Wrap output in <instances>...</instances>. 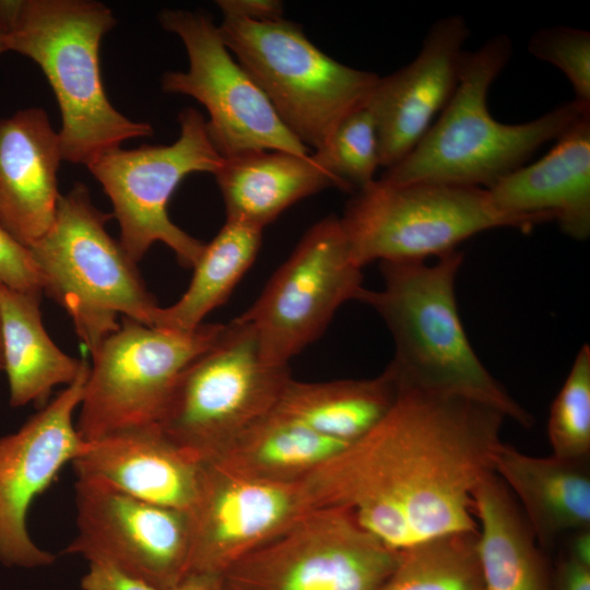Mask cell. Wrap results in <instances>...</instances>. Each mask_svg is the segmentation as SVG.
I'll use <instances>...</instances> for the list:
<instances>
[{
	"label": "cell",
	"mask_w": 590,
	"mask_h": 590,
	"mask_svg": "<svg viewBox=\"0 0 590 590\" xmlns=\"http://www.w3.org/2000/svg\"><path fill=\"white\" fill-rule=\"evenodd\" d=\"M397 393L386 369L369 379H291L273 411L321 435L351 442L386 415Z\"/></svg>",
	"instance_id": "obj_25"
},
{
	"label": "cell",
	"mask_w": 590,
	"mask_h": 590,
	"mask_svg": "<svg viewBox=\"0 0 590 590\" xmlns=\"http://www.w3.org/2000/svg\"><path fill=\"white\" fill-rule=\"evenodd\" d=\"M220 35L290 132L319 149L364 107L379 75L340 63L284 19L257 22L222 15Z\"/></svg>",
	"instance_id": "obj_6"
},
{
	"label": "cell",
	"mask_w": 590,
	"mask_h": 590,
	"mask_svg": "<svg viewBox=\"0 0 590 590\" xmlns=\"http://www.w3.org/2000/svg\"><path fill=\"white\" fill-rule=\"evenodd\" d=\"M158 22L180 38L189 61L187 71L162 75V90L190 96L204 106L209 135L224 158L256 151L308 154V148L290 132L234 60L209 14L166 9L158 13Z\"/></svg>",
	"instance_id": "obj_13"
},
{
	"label": "cell",
	"mask_w": 590,
	"mask_h": 590,
	"mask_svg": "<svg viewBox=\"0 0 590 590\" xmlns=\"http://www.w3.org/2000/svg\"><path fill=\"white\" fill-rule=\"evenodd\" d=\"M222 15L264 22L283 19V3L276 0H219Z\"/></svg>",
	"instance_id": "obj_34"
},
{
	"label": "cell",
	"mask_w": 590,
	"mask_h": 590,
	"mask_svg": "<svg viewBox=\"0 0 590 590\" xmlns=\"http://www.w3.org/2000/svg\"><path fill=\"white\" fill-rule=\"evenodd\" d=\"M116 22L98 1H0L7 49L32 59L54 91L61 113L62 157L69 163L86 166L126 140L154 133L151 123L126 117L106 95L99 50Z\"/></svg>",
	"instance_id": "obj_3"
},
{
	"label": "cell",
	"mask_w": 590,
	"mask_h": 590,
	"mask_svg": "<svg viewBox=\"0 0 590 590\" xmlns=\"http://www.w3.org/2000/svg\"><path fill=\"white\" fill-rule=\"evenodd\" d=\"M363 288L362 268L351 257L340 217L328 215L303 235L238 318L251 326L264 362L288 366Z\"/></svg>",
	"instance_id": "obj_12"
},
{
	"label": "cell",
	"mask_w": 590,
	"mask_h": 590,
	"mask_svg": "<svg viewBox=\"0 0 590 590\" xmlns=\"http://www.w3.org/2000/svg\"><path fill=\"white\" fill-rule=\"evenodd\" d=\"M310 509L302 483L244 476L203 462L191 509L187 574L222 576Z\"/></svg>",
	"instance_id": "obj_16"
},
{
	"label": "cell",
	"mask_w": 590,
	"mask_h": 590,
	"mask_svg": "<svg viewBox=\"0 0 590 590\" xmlns=\"http://www.w3.org/2000/svg\"><path fill=\"white\" fill-rule=\"evenodd\" d=\"M0 285L23 293L43 295L42 278L31 250L1 225Z\"/></svg>",
	"instance_id": "obj_32"
},
{
	"label": "cell",
	"mask_w": 590,
	"mask_h": 590,
	"mask_svg": "<svg viewBox=\"0 0 590 590\" xmlns=\"http://www.w3.org/2000/svg\"><path fill=\"white\" fill-rule=\"evenodd\" d=\"M202 463L150 424L84 441L71 464L76 479L188 512L197 497Z\"/></svg>",
	"instance_id": "obj_19"
},
{
	"label": "cell",
	"mask_w": 590,
	"mask_h": 590,
	"mask_svg": "<svg viewBox=\"0 0 590 590\" xmlns=\"http://www.w3.org/2000/svg\"><path fill=\"white\" fill-rule=\"evenodd\" d=\"M401 552L341 508H310L222 575L223 590H379Z\"/></svg>",
	"instance_id": "obj_11"
},
{
	"label": "cell",
	"mask_w": 590,
	"mask_h": 590,
	"mask_svg": "<svg viewBox=\"0 0 590 590\" xmlns=\"http://www.w3.org/2000/svg\"><path fill=\"white\" fill-rule=\"evenodd\" d=\"M168 590H223L222 576L206 573H189Z\"/></svg>",
	"instance_id": "obj_36"
},
{
	"label": "cell",
	"mask_w": 590,
	"mask_h": 590,
	"mask_svg": "<svg viewBox=\"0 0 590 590\" xmlns=\"http://www.w3.org/2000/svg\"><path fill=\"white\" fill-rule=\"evenodd\" d=\"M505 418L468 399L398 388L373 428L300 481L307 503L347 510L397 552L476 531L472 495L493 472Z\"/></svg>",
	"instance_id": "obj_1"
},
{
	"label": "cell",
	"mask_w": 590,
	"mask_h": 590,
	"mask_svg": "<svg viewBox=\"0 0 590 590\" xmlns=\"http://www.w3.org/2000/svg\"><path fill=\"white\" fill-rule=\"evenodd\" d=\"M497 211L526 232L555 221L569 237L590 235V114L556 139L539 161L523 165L486 189Z\"/></svg>",
	"instance_id": "obj_18"
},
{
	"label": "cell",
	"mask_w": 590,
	"mask_h": 590,
	"mask_svg": "<svg viewBox=\"0 0 590 590\" xmlns=\"http://www.w3.org/2000/svg\"><path fill=\"white\" fill-rule=\"evenodd\" d=\"M5 51H8V49L4 43L3 35L0 33V55Z\"/></svg>",
	"instance_id": "obj_39"
},
{
	"label": "cell",
	"mask_w": 590,
	"mask_h": 590,
	"mask_svg": "<svg viewBox=\"0 0 590 590\" xmlns=\"http://www.w3.org/2000/svg\"><path fill=\"white\" fill-rule=\"evenodd\" d=\"M347 444L272 411L208 462L248 477L295 483Z\"/></svg>",
	"instance_id": "obj_26"
},
{
	"label": "cell",
	"mask_w": 590,
	"mask_h": 590,
	"mask_svg": "<svg viewBox=\"0 0 590 590\" xmlns=\"http://www.w3.org/2000/svg\"><path fill=\"white\" fill-rule=\"evenodd\" d=\"M61 161L59 133L43 108L0 119V225L26 247L55 221Z\"/></svg>",
	"instance_id": "obj_20"
},
{
	"label": "cell",
	"mask_w": 590,
	"mask_h": 590,
	"mask_svg": "<svg viewBox=\"0 0 590 590\" xmlns=\"http://www.w3.org/2000/svg\"><path fill=\"white\" fill-rule=\"evenodd\" d=\"M90 365L15 433L0 438V563L7 567L38 568L56 556L38 547L28 534L26 517L34 499L84 446L73 422Z\"/></svg>",
	"instance_id": "obj_15"
},
{
	"label": "cell",
	"mask_w": 590,
	"mask_h": 590,
	"mask_svg": "<svg viewBox=\"0 0 590 590\" xmlns=\"http://www.w3.org/2000/svg\"><path fill=\"white\" fill-rule=\"evenodd\" d=\"M553 590H590V567L564 555L552 570Z\"/></svg>",
	"instance_id": "obj_35"
},
{
	"label": "cell",
	"mask_w": 590,
	"mask_h": 590,
	"mask_svg": "<svg viewBox=\"0 0 590 590\" xmlns=\"http://www.w3.org/2000/svg\"><path fill=\"white\" fill-rule=\"evenodd\" d=\"M511 42L497 35L467 51L451 99L423 139L381 180L439 182L489 189L556 140L590 107L575 99L523 123L497 121L487 107L492 83L507 66Z\"/></svg>",
	"instance_id": "obj_4"
},
{
	"label": "cell",
	"mask_w": 590,
	"mask_h": 590,
	"mask_svg": "<svg viewBox=\"0 0 590 590\" xmlns=\"http://www.w3.org/2000/svg\"><path fill=\"white\" fill-rule=\"evenodd\" d=\"M75 507L78 533L64 554L110 564L161 590L187 575V512L83 479L75 482Z\"/></svg>",
	"instance_id": "obj_14"
},
{
	"label": "cell",
	"mask_w": 590,
	"mask_h": 590,
	"mask_svg": "<svg viewBox=\"0 0 590 590\" xmlns=\"http://www.w3.org/2000/svg\"><path fill=\"white\" fill-rule=\"evenodd\" d=\"M528 49L535 58L558 68L569 80L575 101L590 107V33L567 26L542 28Z\"/></svg>",
	"instance_id": "obj_31"
},
{
	"label": "cell",
	"mask_w": 590,
	"mask_h": 590,
	"mask_svg": "<svg viewBox=\"0 0 590 590\" xmlns=\"http://www.w3.org/2000/svg\"><path fill=\"white\" fill-rule=\"evenodd\" d=\"M262 240V229L225 220L214 238L204 245L192 267L191 281L173 305L160 307L154 327L192 331L223 305L253 263Z\"/></svg>",
	"instance_id": "obj_27"
},
{
	"label": "cell",
	"mask_w": 590,
	"mask_h": 590,
	"mask_svg": "<svg viewBox=\"0 0 590 590\" xmlns=\"http://www.w3.org/2000/svg\"><path fill=\"white\" fill-rule=\"evenodd\" d=\"M222 323L192 331L148 326L122 317L92 353L76 429L84 441L156 424L184 369L209 349Z\"/></svg>",
	"instance_id": "obj_10"
},
{
	"label": "cell",
	"mask_w": 590,
	"mask_h": 590,
	"mask_svg": "<svg viewBox=\"0 0 590 590\" xmlns=\"http://www.w3.org/2000/svg\"><path fill=\"white\" fill-rule=\"evenodd\" d=\"M82 590H161L150 582L103 562H88Z\"/></svg>",
	"instance_id": "obj_33"
},
{
	"label": "cell",
	"mask_w": 590,
	"mask_h": 590,
	"mask_svg": "<svg viewBox=\"0 0 590 590\" xmlns=\"http://www.w3.org/2000/svg\"><path fill=\"white\" fill-rule=\"evenodd\" d=\"M314 155L337 179L340 190L356 192L371 184L380 158L370 111L364 106L344 118Z\"/></svg>",
	"instance_id": "obj_29"
},
{
	"label": "cell",
	"mask_w": 590,
	"mask_h": 590,
	"mask_svg": "<svg viewBox=\"0 0 590 590\" xmlns=\"http://www.w3.org/2000/svg\"><path fill=\"white\" fill-rule=\"evenodd\" d=\"M565 555L581 565L590 567V528L570 533Z\"/></svg>",
	"instance_id": "obj_37"
},
{
	"label": "cell",
	"mask_w": 590,
	"mask_h": 590,
	"mask_svg": "<svg viewBox=\"0 0 590 590\" xmlns=\"http://www.w3.org/2000/svg\"><path fill=\"white\" fill-rule=\"evenodd\" d=\"M178 123L179 137L170 144L119 146L86 165L110 200L120 228L119 243L135 263L160 241L175 252L180 266L192 269L205 245L169 219L167 205L185 177L214 175L224 157L212 143L200 111L184 108Z\"/></svg>",
	"instance_id": "obj_9"
},
{
	"label": "cell",
	"mask_w": 590,
	"mask_h": 590,
	"mask_svg": "<svg viewBox=\"0 0 590 590\" xmlns=\"http://www.w3.org/2000/svg\"><path fill=\"white\" fill-rule=\"evenodd\" d=\"M457 249L426 260L380 262L382 287L363 288L357 300L388 328L394 355L386 367L397 388L468 399L530 428L532 415L486 369L462 324L456 279Z\"/></svg>",
	"instance_id": "obj_2"
},
{
	"label": "cell",
	"mask_w": 590,
	"mask_h": 590,
	"mask_svg": "<svg viewBox=\"0 0 590 590\" xmlns=\"http://www.w3.org/2000/svg\"><path fill=\"white\" fill-rule=\"evenodd\" d=\"M492 465L518 499L542 550L567 533L590 528L589 459L535 457L502 441Z\"/></svg>",
	"instance_id": "obj_21"
},
{
	"label": "cell",
	"mask_w": 590,
	"mask_h": 590,
	"mask_svg": "<svg viewBox=\"0 0 590 590\" xmlns=\"http://www.w3.org/2000/svg\"><path fill=\"white\" fill-rule=\"evenodd\" d=\"M553 456L568 460L590 458V347L581 346L555 397L547 421Z\"/></svg>",
	"instance_id": "obj_30"
},
{
	"label": "cell",
	"mask_w": 590,
	"mask_h": 590,
	"mask_svg": "<svg viewBox=\"0 0 590 590\" xmlns=\"http://www.w3.org/2000/svg\"><path fill=\"white\" fill-rule=\"evenodd\" d=\"M291 379L288 366L263 361L251 326L236 317L180 374L156 425L208 462L268 416Z\"/></svg>",
	"instance_id": "obj_7"
},
{
	"label": "cell",
	"mask_w": 590,
	"mask_h": 590,
	"mask_svg": "<svg viewBox=\"0 0 590 590\" xmlns=\"http://www.w3.org/2000/svg\"><path fill=\"white\" fill-rule=\"evenodd\" d=\"M3 370V350H2V334H1V321H0V371Z\"/></svg>",
	"instance_id": "obj_38"
},
{
	"label": "cell",
	"mask_w": 590,
	"mask_h": 590,
	"mask_svg": "<svg viewBox=\"0 0 590 590\" xmlns=\"http://www.w3.org/2000/svg\"><path fill=\"white\" fill-rule=\"evenodd\" d=\"M484 590H553L552 569L506 484L493 472L472 495Z\"/></svg>",
	"instance_id": "obj_23"
},
{
	"label": "cell",
	"mask_w": 590,
	"mask_h": 590,
	"mask_svg": "<svg viewBox=\"0 0 590 590\" xmlns=\"http://www.w3.org/2000/svg\"><path fill=\"white\" fill-rule=\"evenodd\" d=\"M469 28L461 15L436 21L417 56L378 79L365 107L378 133L380 166L404 158L423 139L459 83Z\"/></svg>",
	"instance_id": "obj_17"
},
{
	"label": "cell",
	"mask_w": 590,
	"mask_h": 590,
	"mask_svg": "<svg viewBox=\"0 0 590 590\" xmlns=\"http://www.w3.org/2000/svg\"><path fill=\"white\" fill-rule=\"evenodd\" d=\"M340 222L361 268L374 261L438 258L493 228L524 231L496 210L486 189L426 181L392 185L380 178L355 192Z\"/></svg>",
	"instance_id": "obj_8"
},
{
	"label": "cell",
	"mask_w": 590,
	"mask_h": 590,
	"mask_svg": "<svg viewBox=\"0 0 590 590\" xmlns=\"http://www.w3.org/2000/svg\"><path fill=\"white\" fill-rule=\"evenodd\" d=\"M42 294L23 293L0 285V321L3 370L13 408L44 406L52 389L72 384L85 359L62 352L45 330Z\"/></svg>",
	"instance_id": "obj_24"
},
{
	"label": "cell",
	"mask_w": 590,
	"mask_h": 590,
	"mask_svg": "<svg viewBox=\"0 0 590 590\" xmlns=\"http://www.w3.org/2000/svg\"><path fill=\"white\" fill-rule=\"evenodd\" d=\"M226 220L260 229L294 203L327 188L337 179L312 154L256 151L225 157L214 173Z\"/></svg>",
	"instance_id": "obj_22"
},
{
	"label": "cell",
	"mask_w": 590,
	"mask_h": 590,
	"mask_svg": "<svg viewBox=\"0 0 590 590\" xmlns=\"http://www.w3.org/2000/svg\"><path fill=\"white\" fill-rule=\"evenodd\" d=\"M476 535L477 530L441 534L401 551L379 590H484Z\"/></svg>",
	"instance_id": "obj_28"
},
{
	"label": "cell",
	"mask_w": 590,
	"mask_h": 590,
	"mask_svg": "<svg viewBox=\"0 0 590 590\" xmlns=\"http://www.w3.org/2000/svg\"><path fill=\"white\" fill-rule=\"evenodd\" d=\"M113 214L97 209L84 184L61 194L49 231L28 246L43 293L70 316L92 354L119 329L118 315L153 326L157 305L139 271L106 231Z\"/></svg>",
	"instance_id": "obj_5"
}]
</instances>
